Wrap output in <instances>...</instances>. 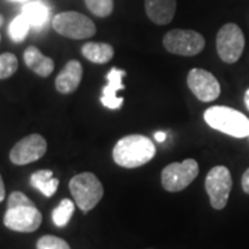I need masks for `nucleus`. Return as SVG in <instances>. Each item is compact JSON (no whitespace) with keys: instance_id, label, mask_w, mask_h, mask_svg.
I'll return each instance as SVG.
<instances>
[{"instance_id":"nucleus-11","label":"nucleus","mask_w":249,"mask_h":249,"mask_svg":"<svg viewBox=\"0 0 249 249\" xmlns=\"http://www.w3.org/2000/svg\"><path fill=\"white\" fill-rule=\"evenodd\" d=\"M187 85L199 101L211 103L220 96V83L211 72L193 68L187 76Z\"/></svg>"},{"instance_id":"nucleus-18","label":"nucleus","mask_w":249,"mask_h":249,"mask_svg":"<svg viewBox=\"0 0 249 249\" xmlns=\"http://www.w3.org/2000/svg\"><path fill=\"white\" fill-rule=\"evenodd\" d=\"M31 184L35 187L36 190H39L45 196H53L58 188V178L53 176L52 170H37L32 176H31Z\"/></svg>"},{"instance_id":"nucleus-4","label":"nucleus","mask_w":249,"mask_h":249,"mask_svg":"<svg viewBox=\"0 0 249 249\" xmlns=\"http://www.w3.org/2000/svg\"><path fill=\"white\" fill-rule=\"evenodd\" d=\"M42 219L40 211L31 199H28L27 202L7 206L3 223L13 231L34 232L40 227Z\"/></svg>"},{"instance_id":"nucleus-23","label":"nucleus","mask_w":249,"mask_h":249,"mask_svg":"<svg viewBox=\"0 0 249 249\" xmlns=\"http://www.w3.org/2000/svg\"><path fill=\"white\" fill-rule=\"evenodd\" d=\"M36 249H71L67 241L55 235H43L36 242Z\"/></svg>"},{"instance_id":"nucleus-21","label":"nucleus","mask_w":249,"mask_h":249,"mask_svg":"<svg viewBox=\"0 0 249 249\" xmlns=\"http://www.w3.org/2000/svg\"><path fill=\"white\" fill-rule=\"evenodd\" d=\"M18 70V60L14 54L4 53L0 55V80L13 76Z\"/></svg>"},{"instance_id":"nucleus-12","label":"nucleus","mask_w":249,"mask_h":249,"mask_svg":"<svg viewBox=\"0 0 249 249\" xmlns=\"http://www.w3.org/2000/svg\"><path fill=\"white\" fill-rule=\"evenodd\" d=\"M126 75V72L118 68H112L107 73V86L103 89V96H101V103L104 107L109 109H118L122 107L124 98L118 97V91L124 89V85L122 83V78Z\"/></svg>"},{"instance_id":"nucleus-1","label":"nucleus","mask_w":249,"mask_h":249,"mask_svg":"<svg viewBox=\"0 0 249 249\" xmlns=\"http://www.w3.org/2000/svg\"><path fill=\"white\" fill-rule=\"evenodd\" d=\"M157 148L154 142L142 134H130L116 142L112 158L116 165L133 169L148 163L155 157Z\"/></svg>"},{"instance_id":"nucleus-3","label":"nucleus","mask_w":249,"mask_h":249,"mask_svg":"<svg viewBox=\"0 0 249 249\" xmlns=\"http://www.w3.org/2000/svg\"><path fill=\"white\" fill-rule=\"evenodd\" d=\"M70 191L75 204L82 212H89L96 208L104 196V187L94 173L83 172L73 176L70 181Z\"/></svg>"},{"instance_id":"nucleus-19","label":"nucleus","mask_w":249,"mask_h":249,"mask_svg":"<svg viewBox=\"0 0 249 249\" xmlns=\"http://www.w3.org/2000/svg\"><path fill=\"white\" fill-rule=\"evenodd\" d=\"M75 212V202L71 199H62L60 205L53 211V222L57 227H64L71 220Z\"/></svg>"},{"instance_id":"nucleus-26","label":"nucleus","mask_w":249,"mask_h":249,"mask_svg":"<svg viewBox=\"0 0 249 249\" xmlns=\"http://www.w3.org/2000/svg\"><path fill=\"white\" fill-rule=\"evenodd\" d=\"M166 133L165 132H157L155 133V139H157V142H163L165 140H166Z\"/></svg>"},{"instance_id":"nucleus-25","label":"nucleus","mask_w":249,"mask_h":249,"mask_svg":"<svg viewBox=\"0 0 249 249\" xmlns=\"http://www.w3.org/2000/svg\"><path fill=\"white\" fill-rule=\"evenodd\" d=\"M4 198H6V187H4L3 178H1V175H0V202H3Z\"/></svg>"},{"instance_id":"nucleus-5","label":"nucleus","mask_w":249,"mask_h":249,"mask_svg":"<svg viewBox=\"0 0 249 249\" xmlns=\"http://www.w3.org/2000/svg\"><path fill=\"white\" fill-rule=\"evenodd\" d=\"M54 31L70 39H86L96 34L94 22L76 11H64L53 18Z\"/></svg>"},{"instance_id":"nucleus-29","label":"nucleus","mask_w":249,"mask_h":249,"mask_svg":"<svg viewBox=\"0 0 249 249\" xmlns=\"http://www.w3.org/2000/svg\"><path fill=\"white\" fill-rule=\"evenodd\" d=\"M1 22H3V18L0 17V25H1Z\"/></svg>"},{"instance_id":"nucleus-7","label":"nucleus","mask_w":249,"mask_h":249,"mask_svg":"<svg viewBox=\"0 0 249 249\" xmlns=\"http://www.w3.org/2000/svg\"><path fill=\"white\" fill-rule=\"evenodd\" d=\"M231 187V173L226 166H214L209 170L205 178V190L209 196V201L213 209L220 211L226 208Z\"/></svg>"},{"instance_id":"nucleus-2","label":"nucleus","mask_w":249,"mask_h":249,"mask_svg":"<svg viewBox=\"0 0 249 249\" xmlns=\"http://www.w3.org/2000/svg\"><path fill=\"white\" fill-rule=\"evenodd\" d=\"M204 119L212 129L235 139L249 136V119L242 112L224 106H214L205 111Z\"/></svg>"},{"instance_id":"nucleus-20","label":"nucleus","mask_w":249,"mask_h":249,"mask_svg":"<svg viewBox=\"0 0 249 249\" xmlns=\"http://www.w3.org/2000/svg\"><path fill=\"white\" fill-rule=\"evenodd\" d=\"M29 28H31V24L28 22L24 14L17 16L11 21L9 27V34L11 40L16 42V43H21L22 40H25L28 32H29Z\"/></svg>"},{"instance_id":"nucleus-22","label":"nucleus","mask_w":249,"mask_h":249,"mask_svg":"<svg viewBox=\"0 0 249 249\" xmlns=\"http://www.w3.org/2000/svg\"><path fill=\"white\" fill-rule=\"evenodd\" d=\"M85 3L97 17H108L114 10V0H85Z\"/></svg>"},{"instance_id":"nucleus-27","label":"nucleus","mask_w":249,"mask_h":249,"mask_svg":"<svg viewBox=\"0 0 249 249\" xmlns=\"http://www.w3.org/2000/svg\"><path fill=\"white\" fill-rule=\"evenodd\" d=\"M244 100H245V107L248 108V111H249V88L248 90L245 91V97H244Z\"/></svg>"},{"instance_id":"nucleus-6","label":"nucleus","mask_w":249,"mask_h":249,"mask_svg":"<svg viewBox=\"0 0 249 249\" xmlns=\"http://www.w3.org/2000/svg\"><path fill=\"white\" fill-rule=\"evenodd\" d=\"M199 166L196 160L173 162L162 170V187L169 193H178L188 187L198 176Z\"/></svg>"},{"instance_id":"nucleus-31","label":"nucleus","mask_w":249,"mask_h":249,"mask_svg":"<svg viewBox=\"0 0 249 249\" xmlns=\"http://www.w3.org/2000/svg\"><path fill=\"white\" fill-rule=\"evenodd\" d=\"M248 139H249V136H248Z\"/></svg>"},{"instance_id":"nucleus-16","label":"nucleus","mask_w":249,"mask_h":249,"mask_svg":"<svg viewBox=\"0 0 249 249\" xmlns=\"http://www.w3.org/2000/svg\"><path fill=\"white\" fill-rule=\"evenodd\" d=\"M28 22L31 24V27L35 29H42L45 27L47 19H49V14L50 10L46 6L45 3L39 1V0H34V1H27L22 7V13Z\"/></svg>"},{"instance_id":"nucleus-30","label":"nucleus","mask_w":249,"mask_h":249,"mask_svg":"<svg viewBox=\"0 0 249 249\" xmlns=\"http://www.w3.org/2000/svg\"><path fill=\"white\" fill-rule=\"evenodd\" d=\"M0 40H1V37H0Z\"/></svg>"},{"instance_id":"nucleus-8","label":"nucleus","mask_w":249,"mask_h":249,"mask_svg":"<svg viewBox=\"0 0 249 249\" xmlns=\"http://www.w3.org/2000/svg\"><path fill=\"white\" fill-rule=\"evenodd\" d=\"M245 47V36L237 24L223 25L216 37L217 54L223 61L227 64H234L241 58Z\"/></svg>"},{"instance_id":"nucleus-17","label":"nucleus","mask_w":249,"mask_h":249,"mask_svg":"<svg viewBox=\"0 0 249 249\" xmlns=\"http://www.w3.org/2000/svg\"><path fill=\"white\" fill-rule=\"evenodd\" d=\"M82 54L86 60L94 64H106L114 57V49L108 43L89 42L82 47Z\"/></svg>"},{"instance_id":"nucleus-14","label":"nucleus","mask_w":249,"mask_h":249,"mask_svg":"<svg viewBox=\"0 0 249 249\" xmlns=\"http://www.w3.org/2000/svg\"><path fill=\"white\" fill-rule=\"evenodd\" d=\"M145 13L157 25H166L175 17L176 0H145Z\"/></svg>"},{"instance_id":"nucleus-9","label":"nucleus","mask_w":249,"mask_h":249,"mask_svg":"<svg viewBox=\"0 0 249 249\" xmlns=\"http://www.w3.org/2000/svg\"><path fill=\"white\" fill-rule=\"evenodd\" d=\"M163 46L169 53L191 57L204 50L205 39L191 29H173L163 36Z\"/></svg>"},{"instance_id":"nucleus-13","label":"nucleus","mask_w":249,"mask_h":249,"mask_svg":"<svg viewBox=\"0 0 249 249\" xmlns=\"http://www.w3.org/2000/svg\"><path fill=\"white\" fill-rule=\"evenodd\" d=\"M82 75H83L82 64L76 60H72L58 73L55 79V89L62 94H70L79 88Z\"/></svg>"},{"instance_id":"nucleus-24","label":"nucleus","mask_w":249,"mask_h":249,"mask_svg":"<svg viewBox=\"0 0 249 249\" xmlns=\"http://www.w3.org/2000/svg\"><path fill=\"white\" fill-rule=\"evenodd\" d=\"M241 186L242 190L245 191V194H249V168L242 175V180H241Z\"/></svg>"},{"instance_id":"nucleus-28","label":"nucleus","mask_w":249,"mask_h":249,"mask_svg":"<svg viewBox=\"0 0 249 249\" xmlns=\"http://www.w3.org/2000/svg\"><path fill=\"white\" fill-rule=\"evenodd\" d=\"M13 1H19V3H27L28 0H13Z\"/></svg>"},{"instance_id":"nucleus-15","label":"nucleus","mask_w":249,"mask_h":249,"mask_svg":"<svg viewBox=\"0 0 249 249\" xmlns=\"http://www.w3.org/2000/svg\"><path fill=\"white\" fill-rule=\"evenodd\" d=\"M24 61L27 64V67L34 71L36 75L47 78L52 75L54 71V61L50 57H46L40 53V50L35 46H29L25 53H24Z\"/></svg>"},{"instance_id":"nucleus-10","label":"nucleus","mask_w":249,"mask_h":249,"mask_svg":"<svg viewBox=\"0 0 249 249\" xmlns=\"http://www.w3.org/2000/svg\"><path fill=\"white\" fill-rule=\"evenodd\" d=\"M47 151V142L40 134H29L11 148L10 160L14 165H28L40 160Z\"/></svg>"}]
</instances>
